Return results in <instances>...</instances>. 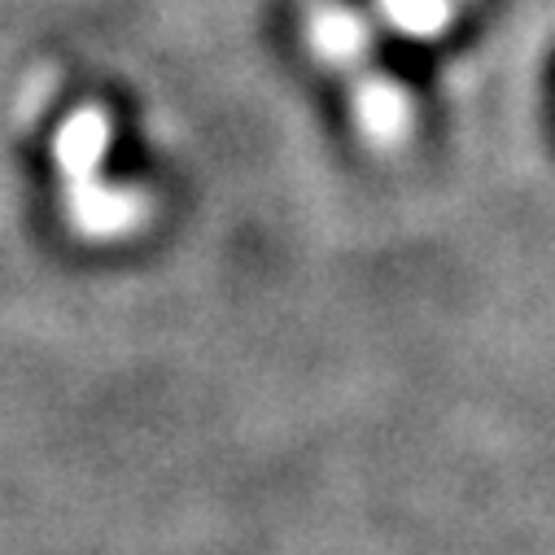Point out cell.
<instances>
[{"instance_id": "2", "label": "cell", "mask_w": 555, "mask_h": 555, "mask_svg": "<svg viewBox=\"0 0 555 555\" xmlns=\"http://www.w3.org/2000/svg\"><path fill=\"white\" fill-rule=\"evenodd\" d=\"M477 0H367V14L385 18L402 40H447Z\"/></svg>"}, {"instance_id": "1", "label": "cell", "mask_w": 555, "mask_h": 555, "mask_svg": "<svg viewBox=\"0 0 555 555\" xmlns=\"http://www.w3.org/2000/svg\"><path fill=\"white\" fill-rule=\"evenodd\" d=\"M114 150V109L105 101H75V109L53 127V167H62L66 184V206L70 219L83 223V232L114 228L109 206H118L122 219H131V197L114 193L105 180V158Z\"/></svg>"}]
</instances>
